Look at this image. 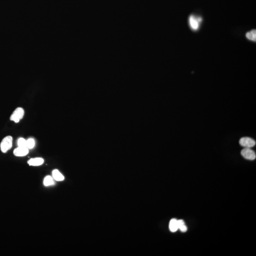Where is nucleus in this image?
I'll return each mask as SVG.
<instances>
[{
    "label": "nucleus",
    "instance_id": "6e6552de",
    "mask_svg": "<svg viewBox=\"0 0 256 256\" xmlns=\"http://www.w3.org/2000/svg\"><path fill=\"white\" fill-rule=\"evenodd\" d=\"M52 176L53 178L57 181H62L65 179L64 175L57 169H55L53 171Z\"/></svg>",
    "mask_w": 256,
    "mask_h": 256
},
{
    "label": "nucleus",
    "instance_id": "0eeeda50",
    "mask_svg": "<svg viewBox=\"0 0 256 256\" xmlns=\"http://www.w3.org/2000/svg\"><path fill=\"white\" fill-rule=\"evenodd\" d=\"M44 160L41 157H36L32 158L28 161V163L31 166H39L41 165L44 163Z\"/></svg>",
    "mask_w": 256,
    "mask_h": 256
},
{
    "label": "nucleus",
    "instance_id": "f257e3e1",
    "mask_svg": "<svg viewBox=\"0 0 256 256\" xmlns=\"http://www.w3.org/2000/svg\"><path fill=\"white\" fill-rule=\"evenodd\" d=\"M13 145V137L11 136H6L2 139L1 144L0 148L3 153H6L9 149L12 147Z\"/></svg>",
    "mask_w": 256,
    "mask_h": 256
},
{
    "label": "nucleus",
    "instance_id": "f03ea898",
    "mask_svg": "<svg viewBox=\"0 0 256 256\" xmlns=\"http://www.w3.org/2000/svg\"><path fill=\"white\" fill-rule=\"evenodd\" d=\"M188 21L190 28L194 31H197L199 29L200 23L202 21V18L192 15L189 17Z\"/></svg>",
    "mask_w": 256,
    "mask_h": 256
},
{
    "label": "nucleus",
    "instance_id": "9b49d317",
    "mask_svg": "<svg viewBox=\"0 0 256 256\" xmlns=\"http://www.w3.org/2000/svg\"><path fill=\"white\" fill-rule=\"evenodd\" d=\"M43 184L46 187L53 185L54 184L53 178H52L51 176H50V175H47V176H46L44 178Z\"/></svg>",
    "mask_w": 256,
    "mask_h": 256
},
{
    "label": "nucleus",
    "instance_id": "1a4fd4ad",
    "mask_svg": "<svg viewBox=\"0 0 256 256\" xmlns=\"http://www.w3.org/2000/svg\"><path fill=\"white\" fill-rule=\"evenodd\" d=\"M169 229L172 232H175L178 229V220L176 219H173L170 221L169 223Z\"/></svg>",
    "mask_w": 256,
    "mask_h": 256
},
{
    "label": "nucleus",
    "instance_id": "20e7f679",
    "mask_svg": "<svg viewBox=\"0 0 256 256\" xmlns=\"http://www.w3.org/2000/svg\"><path fill=\"white\" fill-rule=\"evenodd\" d=\"M239 143L242 147L251 148L255 146L256 142L254 139L249 137H243L239 140Z\"/></svg>",
    "mask_w": 256,
    "mask_h": 256
},
{
    "label": "nucleus",
    "instance_id": "4468645a",
    "mask_svg": "<svg viewBox=\"0 0 256 256\" xmlns=\"http://www.w3.org/2000/svg\"><path fill=\"white\" fill-rule=\"evenodd\" d=\"M18 147H26V140L23 138L19 139L17 142Z\"/></svg>",
    "mask_w": 256,
    "mask_h": 256
},
{
    "label": "nucleus",
    "instance_id": "ddd939ff",
    "mask_svg": "<svg viewBox=\"0 0 256 256\" xmlns=\"http://www.w3.org/2000/svg\"><path fill=\"white\" fill-rule=\"evenodd\" d=\"M35 142L32 138H29L26 140V147L29 149H32L34 147Z\"/></svg>",
    "mask_w": 256,
    "mask_h": 256
},
{
    "label": "nucleus",
    "instance_id": "39448f33",
    "mask_svg": "<svg viewBox=\"0 0 256 256\" xmlns=\"http://www.w3.org/2000/svg\"><path fill=\"white\" fill-rule=\"evenodd\" d=\"M242 156L246 160H253L256 157V153L251 148H245L241 151Z\"/></svg>",
    "mask_w": 256,
    "mask_h": 256
},
{
    "label": "nucleus",
    "instance_id": "423d86ee",
    "mask_svg": "<svg viewBox=\"0 0 256 256\" xmlns=\"http://www.w3.org/2000/svg\"><path fill=\"white\" fill-rule=\"evenodd\" d=\"M29 152L28 148L27 147H18L14 150V154L15 156L23 157L26 156Z\"/></svg>",
    "mask_w": 256,
    "mask_h": 256
},
{
    "label": "nucleus",
    "instance_id": "9d476101",
    "mask_svg": "<svg viewBox=\"0 0 256 256\" xmlns=\"http://www.w3.org/2000/svg\"><path fill=\"white\" fill-rule=\"evenodd\" d=\"M246 37L248 39L253 41L256 42V29H253L250 32L247 33Z\"/></svg>",
    "mask_w": 256,
    "mask_h": 256
},
{
    "label": "nucleus",
    "instance_id": "7ed1b4c3",
    "mask_svg": "<svg viewBox=\"0 0 256 256\" xmlns=\"http://www.w3.org/2000/svg\"><path fill=\"white\" fill-rule=\"evenodd\" d=\"M24 115V111L23 109L20 107H18L15 109L13 112V114L10 117V120L14 121L15 123H18L20 120L23 119Z\"/></svg>",
    "mask_w": 256,
    "mask_h": 256
},
{
    "label": "nucleus",
    "instance_id": "f8f14e48",
    "mask_svg": "<svg viewBox=\"0 0 256 256\" xmlns=\"http://www.w3.org/2000/svg\"><path fill=\"white\" fill-rule=\"evenodd\" d=\"M178 229H179L182 232H185V231H187V226L185 225V223H184L183 220H178Z\"/></svg>",
    "mask_w": 256,
    "mask_h": 256
}]
</instances>
